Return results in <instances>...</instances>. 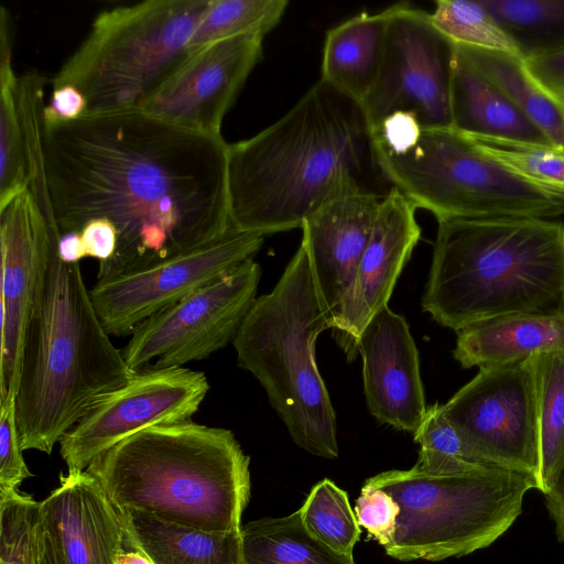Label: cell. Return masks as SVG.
I'll return each instance as SVG.
<instances>
[{"label": "cell", "instance_id": "cell-31", "mask_svg": "<svg viewBox=\"0 0 564 564\" xmlns=\"http://www.w3.org/2000/svg\"><path fill=\"white\" fill-rule=\"evenodd\" d=\"M299 511L304 527L314 538L335 552L352 554L360 525L347 492L334 481H318Z\"/></svg>", "mask_w": 564, "mask_h": 564}, {"label": "cell", "instance_id": "cell-29", "mask_svg": "<svg viewBox=\"0 0 564 564\" xmlns=\"http://www.w3.org/2000/svg\"><path fill=\"white\" fill-rule=\"evenodd\" d=\"M414 441L420 452L413 468L422 474L443 476L498 468L487 463L452 425L440 403L427 406Z\"/></svg>", "mask_w": 564, "mask_h": 564}, {"label": "cell", "instance_id": "cell-33", "mask_svg": "<svg viewBox=\"0 0 564 564\" xmlns=\"http://www.w3.org/2000/svg\"><path fill=\"white\" fill-rule=\"evenodd\" d=\"M467 135V134H466ZM489 158L521 178L564 196V152L491 137L467 135Z\"/></svg>", "mask_w": 564, "mask_h": 564}, {"label": "cell", "instance_id": "cell-12", "mask_svg": "<svg viewBox=\"0 0 564 564\" xmlns=\"http://www.w3.org/2000/svg\"><path fill=\"white\" fill-rule=\"evenodd\" d=\"M442 410L487 463L530 476L538 484L540 440L533 357L479 368Z\"/></svg>", "mask_w": 564, "mask_h": 564}, {"label": "cell", "instance_id": "cell-44", "mask_svg": "<svg viewBox=\"0 0 564 564\" xmlns=\"http://www.w3.org/2000/svg\"><path fill=\"white\" fill-rule=\"evenodd\" d=\"M116 564H154L143 552L127 547L118 557Z\"/></svg>", "mask_w": 564, "mask_h": 564}, {"label": "cell", "instance_id": "cell-5", "mask_svg": "<svg viewBox=\"0 0 564 564\" xmlns=\"http://www.w3.org/2000/svg\"><path fill=\"white\" fill-rule=\"evenodd\" d=\"M249 456L235 434L193 420L140 431L87 467L116 508L205 531L241 529Z\"/></svg>", "mask_w": 564, "mask_h": 564}, {"label": "cell", "instance_id": "cell-15", "mask_svg": "<svg viewBox=\"0 0 564 564\" xmlns=\"http://www.w3.org/2000/svg\"><path fill=\"white\" fill-rule=\"evenodd\" d=\"M0 400L17 395L24 337L39 300L51 229L30 189L0 208Z\"/></svg>", "mask_w": 564, "mask_h": 564}, {"label": "cell", "instance_id": "cell-37", "mask_svg": "<svg viewBox=\"0 0 564 564\" xmlns=\"http://www.w3.org/2000/svg\"><path fill=\"white\" fill-rule=\"evenodd\" d=\"M15 415V394L0 400V488H14L31 477L22 455Z\"/></svg>", "mask_w": 564, "mask_h": 564}, {"label": "cell", "instance_id": "cell-1", "mask_svg": "<svg viewBox=\"0 0 564 564\" xmlns=\"http://www.w3.org/2000/svg\"><path fill=\"white\" fill-rule=\"evenodd\" d=\"M43 161L61 234L93 219L117 229L97 281L209 246L232 232L228 143L141 110L42 122Z\"/></svg>", "mask_w": 564, "mask_h": 564}, {"label": "cell", "instance_id": "cell-16", "mask_svg": "<svg viewBox=\"0 0 564 564\" xmlns=\"http://www.w3.org/2000/svg\"><path fill=\"white\" fill-rule=\"evenodd\" d=\"M262 41L259 34H242L196 50L141 111L187 130L220 135L225 115L261 57Z\"/></svg>", "mask_w": 564, "mask_h": 564}, {"label": "cell", "instance_id": "cell-7", "mask_svg": "<svg viewBox=\"0 0 564 564\" xmlns=\"http://www.w3.org/2000/svg\"><path fill=\"white\" fill-rule=\"evenodd\" d=\"M371 137L382 177L437 221L564 215V196L510 172L453 127L422 128L395 113Z\"/></svg>", "mask_w": 564, "mask_h": 564}, {"label": "cell", "instance_id": "cell-26", "mask_svg": "<svg viewBox=\"0 0 564 564\" xmlns=\"http://www.w3.org/2000/svg\"><path fill=\"white\" fill-rule=\"evenodd\" d=\"M246 564H356L352 554L333 551L304 527L300 511L241 527Z\"/></svg>", "mask_w": 564, "mask_h": 564}, {"label": "cell", "instance_id": "cell-27", "mask_svg": "<svg viewBox=\"0 0 564 564\" xmlns=\"http://www.w3.org/2000/svg\"><path fill=\"white\" fill-rule=\"evenodd\" d=\"M524 59L564 51V0H480Z\"/></svg>", "mask_w": 564, "mask_h": 564}, {"label": "cell", "instance_id": "cell-38", "mask_svg": "<svg viewBox=\"0 0 564 564\" xmlns=\"http://www.w3.org/2000/svg\"><path fill=\"white\" fill-rule=\"evenodd\" d=\"M86 99L83 94L70 85L54 88L50 104L44 106L42 122L44 127L77 120L86 113Z\"/></svg>", "mask_w": 564, "mask_h": 564}, {"label": "cell", "instance_id": "cell-36", "mask_svg": "<svg viewBox=\"0 0 564 564\" xmlns=\"http://www.w3.org/2000/svg\"><path fill=\"white\" fill-rule=\"evenodd\" d=\"M354 511L369 538L383 547L392 543L400 507L388 492L365 481Z\"/></svg>", "mask_w": 564, "mask_h": 564}, {"label": "cell", "instance_id": "cell-17", "mask_svg": "<svg viewBox=\"0 0 564 564\" xmlns=\"http://www.w3.org/2000/svg\"><path fill=\"white\" fill-rule=\"evenodd\" d=\"M383 197L373 192L341 195L313 213L301 228L316 290L334 330L344 317Z\"/></svg>", "mask_w": 564, "mask_h": 564}, {"label": "cell", "instance_id": "cell-30", "mask_svg": "<svg viewBox=\"0 0 564 564\" xmlns=\"http://www.w3.org/2000/svg\"><path fill=\"white\" fill-rule=\"evenodd\" d=\"M285 0H210L189 46L196 51L210 43L242 34L264 35L281 20Z\"/></svg>", "mask_w": 564, "mask_h": 564}, {"label": "cell", "instance_id": "cell-23", "mask_svg": "<svg viewBox=\"0 0 564 564\" xmlns=\"http://www.w3.org/2000/svg\"><path fill=\"white\" fill-rule=\"evenodd\" d=\"M126 549L143 552L154 564H246L241 529L205 531L162 521L150 513L116 508Z\"/></svg>", "mask_w": 564, "mask_h": 564}, {"label": "cell", "instance_id": "cell-4", "mask_svg": "<svg viewBox=\"0 0 564 564\" xmlns=\"http://www.w3.org/2000/svg\"><path fill=\"white\" fill-rule=\"evenodd\" d=\"M422 307L455 332L511 314L564 313V223L534 217L446 219Z\"/></svg>", "mask_w": 564, "mask_h": 564}, {"label": "cell", "instance_id": "cell-9", "mask_svg": "<svg viewBox=\"0 0 564 564\" xmlns=\"http://www.w3.org/2000/svg\"><path fill=\"white\" fill-rule=\"evenodd\" d=\"M366 482L400 507L394 539L384 550L403 562H437L489 546L521 514L525 494L538 489L534 478L503 468L431 476L412 467Z\"/></svg>", "mask_w": 564, "mask_h": 564}, {"label": "cell", "instance_id": "cell-21", "mask_svg": "<svg viewBox=\"0 0 564 564\" xmlns=\"http://www.w3.org/2000/svg\"><path fill=\"white\" fill-rule=\"evenodd\" d=\"M453 356L463 368H486L564 351V313L511 314L456 332Z\"/></svg>", "mask_w": 564, "mask_h": 564}, {"label": "cell", "instance_id": "cell-42", "mask_svg": "<svg viewBox=\"0 0 564 564\" xmlns=\"http://www.w3.org/2000/svg\"><path fill=\"white\" fill-rule=\"evenodd\" d=\"M57 252L66 263H79L85 258L80 237L78 232L61 234Z\"/></svg>", "mask_w": 564, "mask_h": 564}, {"label": "cell", "instance_id": "cell-2", "mask_svg": "<svg viewBox=\"0 0 564 564\" xmlns=\"http://www.w3.org/2000/svg\"><path fill=\"white\" fill-rule=\"evenodd\" d=\"M227 171L232 228L263 237L302 228L341 195L379 194L382 177L361 105L322 78L278 121L228 144Z\"/></svg>", "mask_w": 564, "mask_h": 564}, {"label": "cell", "instance_id": "cell-41", "mask_svg": "<svg viewBox=\"0 0 564 564\" xmlns=\"http://www.w3.org/2000/svg\"><path fill=\"white\" fill-rule=\"evenodd\" d=\"M544 497L547 511L555 524L556 536L564 543V463L555 474Z\"/></svg>", "mask_w": 564, "mask_h": 564}, {"label": "cell", "instance_id": "cell-35", "mask_svg": "<svg viewBox=\"0 0 564 564\" xmlns=\"http://www.w3.org/2000/svg\"><path fill=\"white\" fill-rule=\"evenodd\" d=\"M17 82L0 84V208L28 188L26 145L21 126Z\"/></svg>", "mask_w": 564, "mask_h": 564}, {"label": "cell", "instance_id": "cell-25", "mask_svg": "<svg viewBox=\"0 0 564 564\" xmlns=\"http://www.w3.org/2000/svg\"><path fill=\"white\" fill-rule=\"evenodd\" d=\"M456 47L543 132L552 147L564 152V100L535 77L523 57L464 45Z\"/></svg>", "mask_w": 564, "mask_h": 564}, {"label": "cell", "instance_id": "cell-43", "mask_svg": "<svg viewBox=\"0 0 564 564\" xmlns=\"http://www.w3.org/2000/svg\"><path fill=\"white\" fill-rule=\"evenodd\" d=\"M36 564H67L51 536L44 530L43 524L40 532L39 555Z\"/></svg>", "mask_w": 564, "mask_h": 564}, {"label": "cell", "instance_id": "cell-24", "mask_svg": "<svg viewBox=\"0 0 564 564\" xmlns=\"http://www.w3.org/2000/svg\"><path fill=\"white\" fill-rule=\"evenodd\" d=\"M388 18L387 9L362 12L326 33L321 78L360 105L379 75Z\"/></svg>", "mask_w": 564, "mask_h": 564}, {"label": "cell", "instance_id": "cell-28", "mask_svg": "<svg viewBox=\"0 0 564 564\" xmlns=\"http://www.w3.org/2000/svg\"><path fill=\"white\" fill-rule=\"evenodd\" d=\"M538 400L540 470L543 495L564 463V351L533 357Z\"/></svg>", "mask_w": 564, "mask_h": 564}, {"label": "cell", "instance_id": "cell-34", "mask_svg": "<svg viewBox=\"0 0 564 564\" xmlns=\"http://www.w3.org/2000/svg\"><path fill=\"white\" fill-rule=\"evenodd\" d=\"M40 502L14 488H0V564H36Z\"/></svg>", "mask_w": 564, "mask_h": 564}, {"label": "cell", "instance_id": "cell-39", "mask_svg": "<svg viewBox=\"0 0 564 564\" xmlns=\"http://www.w3.org/2000/svg\"><path fill=\"white\" fill-rule=\"evenodd\" d=\"M85 257H91L104 263L115 253L118 243L116 227L106 219H93L78 232Z\"/></svg>", "mask_w": 564, "mask_h": 564}, {"label": "cell", "instance_id": "cell-19", "mask_svg": "<svg viewBox=\"0 0 564 564\" xmlns=\"http://www.w3.org/2000/svg\"><path fill=\"white\" fill-rule=\"evenodd\" d=\"M416 207L391 187L382 198L340 326L335 330L348 358L369 321L392 295L397 280L421 237Z\"/></svg>", "mask_w": 564, "mask_h": 564}, {"label": "cell", "instance_id": "cell-11", "mask_svg": "<svg viewBox=\"0 0 564 564\" xmlns=\"http://www.w3.org/2000/svg\"><path fill=\"white\" fill-rule=\"evenodd\" d=\"M261 268L249 259L231 272L141 322L122 356L133 371L178 368L234 340L257 299Z\"/></svg>", "mask_w": 564, "mask_h": 564}, {"label": "cell", "instance_id": "cell-13", "mask_svg": "<svg viewBox=\"0 0 564 564\" xmlns=\"http://www.w3.org/2000/svg\"><path fill=\"white\" fill-rule=\"evenodd\" d=\"M209 390L204 372L185 367H145L99 397L59 440L68 473H79L100 454L145 429L192 420Z\"/></svg>", "mask_w": 564, "mask_h": 564}, {"label": "cell", "instance_id": "cell-40", "mask_svg": "<svg viewBox=\"0 0 564 564\" xmlns=\"http://www.w3.org/2000/svg\"><path fill=\"white\" fill-rule=\"evenodd\" d=\"M525 62L535 77L564 100V51L532 57Z\"/></svg>", "mask_w": 564, "mask_h": 564}, {"label": "cell", "instance_id": "cell-22", "mask_svg": "<svg viewBox=\"0 0 564 564\" xmlns=\"http://www.w3.org/2000/svg\"><path fill=\"white\" fill-rule=\"evenodd\" d=\"M451 107L453 128L464 134L552 147L543 132L475 68L456 45Z\"/></svg>", "mask_w": 564, "mask_h": 564}, {"label": "cell", "instance_id": "cell-6", "mask_svg": "<svg viewBox=\"0 0 564 564\" xmlns=\"http://www.w3.org/2000/svg\"><path fill=\"white\" fill-rule=\"evenodd\" d=\"M329 328L301 239L272 291L256 299L232 344L239 367L260 382L293 442L332 459L339 453L336 415L315 356L317 337Z\"/></svg>", "mask_w": 564, "mask_h": 564}, {"label": "cell", "instance_id": "cell-14", "mask_svg": "<svg viewBox=\"0 0 564 564\" xmlns=\"http://www.w3.org/2000/svg\"><path fill=\"white\" fill-rule=\"evenodd\" d=\"M262 245L263 236L234 230L192 252L98 280L90 289V297L110 336L131 335L148 317L253 259Z\"/></svg>", "mask_w": 564, "mask_h": 564}, {"label": "cell", "instance_id": "cell-18", "mask_svg": "<svg viewBox=\"0 0 564 564\" xmlns=\"http://www.w3.org/2000/svg\"><path fill=\"white\" fill-rule=\"evenodd\" d=\"M357 351L370 414L380 423L414 434L427 406L419 351L405 318L388 306L380 310L361 332Z\"/></svg>", "mask_w": 564, "mask_h": 564}, {"label": "cell", "instance_id": "cell-32", "mask_svg": "<svg viewBox=\"0 0 564 564\" xmlns=\"http://www.w3.org/2000/svg\"><path fill=\"white\" fill-rule=\"evenodd\" d=\"M431 19L456 45L521 56L513 40L480 0H437Z\"/></svg>", "mask_w": 564, "mask_h": 564}, {"label": "cell", "instance_id": "cell-8", "mask_svg": "<svg viewBox=\"0 0 564 564\" xmlns=\"http://www.w3.org/2000/svg\"><path fill=\"white\" fill-rule=\"evenodd\" d=\"M210 0H148L100 12L52 78L86 99L85 115L142 110L195 51L189 43Z\"/></svg>", "mask_w": 564, "mask_h": 564}, {"label": "cell", "instance_id": "cell-20", "mask_svg": "<svg viewBox=\"0 0 564 564\" xmlns=\"http://www.w3.org/2000/svg\"><path fill=\"white\" fill-rule=\"evenodd\" d=\"M40 517L67 564H116L126 550L120 516L86 470L61 475L40 502Z\"/></svg>", "mask_w": 564, "mask_h": 564}, {"label": "cell", "instance_id": "cell-10", "mask_svg": "<svg viewBox=\"0 0 564 564\" xmlns=\"http://www.w3.org/2000/svg\"><path fill=\"white\" fill-rule=\"evenodd\" d=\"M387 10L379 75L361 105L370 131L395 113L413 117L422 128L453 127L455 44L434 25L431 13L401 3Z\"/></svg>", "mask_w": 564, "mask_h": 564}, {"label": "cell", "instance_id": "cell-3", "mask_svg": "<svg viewBox=\"0 0 564 564\" xmlns=\"http://www.w3.org/2000/svg\"><path fill=\"white\" fill-rule=\"evenodd\" d=\"M59 237L51 230L47 267L24 337L15 395L22 449L46 454L95 400L134 373L99 319L79 263L59 258Z\"/></svg>", "mask_w": 564, "mask_h": 564}]
</instances>
